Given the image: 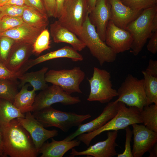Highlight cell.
I'll use <instances>...</instances> for the list:
<instances>
[{
  "label": "cell",
  "mask_w": 157,
  "mask_h": 157,
  "mask_svg": "<svg viewBox=\"0 0 157 157\" xmlns=\"http://www.w3.org/2000/svg\"><path fill=\"white\" fill-rule=\"evenodd\" d=\"M2 130L4 157H36L38 155L30 134L16 118Z\"/></svg>",
  "instance_id": "obj_1"
},
{
  "label": "cell",
  "mask_w": 157,
  "mask_h": 157,
  "mask_svg": "<svg viewBox=\"0 0 157 157\" xmlns=\"http://www.w3.org/2000/svg\"><path fill=\"white\" fill-rule=\"evenodd\" d=\"M140 111L135 107H127L123 103L118 102V111L113 118L98 129L80 135L77 139L88 147L95 137L104 132L125 129L133 124L142 123Z\"/></svg>",
  "instance_id": "obj_2"
},
{
  "label": "cell",
  "mask_w": 157,
  "mask_h": 157,
  "mask_svg": "<svg viewBox=\"0 0 157 157\" xmlns=\"http://www.w3.org/2000/svg\"><path fill=\"white\" fill-rule=\"evenodd\" d=\"M33 112L34 117L44 127H55L65 133L73 127H78L91 117L89 114L79 115L62 111L51 106Z\"/></svg>",
  "instance_id": "obj_3"
},
{
  "label": "cell",
  "mask_w": 157,
  "mask_h": 157,
  "mask_svg": "<svg viewBox=\"0 0 157 157\" xmlns=\"http://www.w3.org/2000/svg\"><path fill=\"white\" fill-rule=\"evenodd\" d=\"M87 47L92 55L98 60L100 65L105 63H112L116 58L117 54L103 41L90 22L88 15L78 37Z\"/></svg>",
  "instance_id": "obj_4"
},
{
  "label": "cell",
  "mask_w": 157,
  "mask_h": 157,
  "mask_svg": "<svg viewBox=\"0 0 157 157\" xmlns=\"http://www.w3.org/2000/svg\"><path fill=\"white\" fill-rule=\"evenodd\" d=\"M157 13V5L142 10L135 20L126 26L125 30L132 35L133 40L131 49L135 56L141 51L147 39L152 33L151 23Z\"/></svg>",
  "instance_id": "obj_5"
},
{
  "label": "cell",
  "mask_w": 157,
  "mask_h": 157,
  "mask_svg": "<svg viewBox=\"0 0 157 157\" xmlns=\"http://www.w3.org/2000/svg\"><path fill=\"white\" fill-rule=\"evenodd\" d=\"M88 12V0H66L58 21L78 37Z\"/></svg>",
  "instance_id": "obj_6"
},
{
  "label": "cell",
  "mask_w": 157,
  "mask_h": 157,
  "mask_svg": "<svg viewBox=\"0 0 157 157\" xmlns=\"http://www.w3.org/2000/svg\"><path fill=\"white\" fill-rule=\"evenodd\" d=\"M88 80L90 88L88 101L108 103L117 96V90L112 87L110 73L106 70L94 67L92 76Z\"/></svg>",
  "instance_id": "obj_7"
},
{
  "label": "cell",
  "mask_w": 157,
  "mask_h": 157,
  "mask_svg": "<svg viewBox=\"0 0 157 157\" xmlns=\"http://www.w3.org/2000/svg\"><path fill=\"white\" fill-rule=\"evenodd\" d=\"M117 102L129 107H135L140 110L147 104L143 79H139L129 74L117 90Z\"/></svg>",
  "instance_id": "obj_8"
},
{
  "label": "cell",
  "mask_w": 157,
  "mask_h": 157,
  "mask_svg": "<svg viewBox=\"0 0 157 157\" xmlns=\"http://www.w3.org/2000/svg\"><path fill=\"white\" fill-rule=\"evenodd\" d=\"M85 74L81 68L75 67L71 69L50 70L45 75L47 82L59 86L63 91L71 94L82 93L79 86Z\"/></svg>",
  "instance_id": "obj_9"
},
{
  "label": "cell",
  "mask_w": 157,
  "mask_h": 157,
  "mask_svg": "<svg viewBox=\"0 0 157 157\" xmlns=\"http://www.w3.org/2000/svg\"><path fill=\"white\" fill-rule=\"evenodd\" d=\"M79 97H74L63 91L59 86L52 84L48 86L36 95L30 112L38 111L53 104L60 103L64 105H70L80 102Z\"/></svg>",
  "instance_id": "obj_10"
},
{
  "label": "cell",
  "mask_w": 157,
  "mask_h": 157,
  "mask_svg": "<svg viewBox=\"0 0 157 157\" xmlns=\"http://www.w3.org/2000/svg\"><path fill=\"white\" fill-rule=\"evenodd\" d=\"M31 112L26 113L24 117L16 119L30 134L38 152L47 140L58 135V131L56 129L48 130L45 129Z\"/></svg>",
  "instance_id": "obj_11"
},
{
  "label": "cell",
  "mask_w": 157,
  "mask_h": 157,
  "mask_svg": "<svg viewBox=\"0 0 157 157\" xmlns=\"http://www.w3.org/2000/svg\"><path fill=\"white\" fill-rule=\"evenodd\" d=\"M118 131H109L107 138L105 140L99 142L90 146L86 150L78 151L74 148L71 149L70 157L86 155L94 157H113L117 154L115 147L118 145L116 142Z\"/></svg>",
  "instance_id": "obj_12"
},
{
  "label": "cell",
  "mask_w": 157,
  "mask_h": 157,
  "mask_svg": "<svg viewBox=\"0 0 157 157\" xmlns=\"http://www.w3.org/2000/svg\"><path fill=\"white\" fill-rule=\"evenodd\" d=\"M133 38L128 31L116 26L110 20L107 26L105 42L116 54L131 49Z\"/></svg>",
  "instance_id": "obj_13"
},
{
  "label": "cell",
  "mask_w": 157,
  "mask_h": 157,
  "mask_svg": "<svg viewBox=\"0 0 157 157\" xmlns=\"http://www.w3.org/2000/svg\"><path fill=\"white\" fill-rule=\"evenodd\" d=\"M131 125L133 135V157H142L157 143V133L144 125L134 124Z\"/></svg>",
  "instance_id": "obj_14"
},
{
  "label": "cell",
  "mask_w": 157,
  "mask_h": 157,
  "mask_svg": "<svg viewBox=\"0 0 157 157\" xmlns=\"http://www.w3.org/2000/svg\"><path fill=\"white\" fill-rule=\"evenodd\" d=\"M118 102L115 100L108 102L98 116L88 122L82 124L78 127V129L75 132L63 140L65 141L71 140L82 133H90L98 129L116 115L118 111Z\"/></svg>",
  "instance_id": "obj_15"
},
{
  "label": "cell",
  "mask_w": 157,
  "mask_h": 157,
  "mask_svg": "<svg viewBox=\"0 0 157 157\" xmlns=\"http://www.w3.org/2000/svg\"><path fill=\"white\" fill-rule=\"evenodd\" d=\"M88 17L101 39L105 42L107 26L111 18V6L108 0H97Z\"/></svg>",
  "instance_id": "obj_16"
},
{
  "label": "cell",
  "mask_w": 157,
  "mask_h": 157,
  "mask_svg": "<svg viewBox=\"0 0 157 157\" xmlns=\"http://www.w3.org/2000/svg\"><path fill=\"white\" fill-rule=\"evenodd\" d=\"M59 58H67L73 61H81L83 58L77 51L72 47L65 46L57 50L51 51L33 59L28 60L19 70L22 74L33 66L40 63Z\"/></svg>",
  "instance_id": "obj_17"
},
{
  "label": "cell",
  "mask_w": 157,
  "mask_h": 157,
  "mask_svg": "<svg viewBox=\"0 0 157 157\" xmlns=\"http://www.w3.org/2000/svg\"><path fill=\"white\" fill-rule=\"evenodd\" d=\"M111 6V20L118 27L125 29L136 18L142 10H133L125 5L121 0H108Z\"/></svg>",
  "instance_id": "obj_18"
},
{
  "label": "cell",
  "mask_w": 157,
  "mask_h": 157,
  "mask_svg": "<svg viewBox=\"0 0 157 157\" xmlns=\"http://www.w3.org/2000/svg\"><path fill=\"white\" fill-rule=\"evenodd\" d=\"M42 31L24 22L14 28L0 33V37H9L13 39L15 43L33 45Z\"/></svg>",
  "instance_id": "obj_19"
},
{
  "label": "cell",
  "mask_w": 157,
  "mask_h": 157,
  "mask_svg": "<svg viewBox=\"0 0 157 157\" xmlns=\"http://www.w3.org/2000/svg\"><path fill=\"white\" fill-rule=\"evenodd\" d=\"M50 33L56 43L68 44L77 51H82L86 47L83 42L76 34L61 25L58 20L50 25Z\"/></svg>",
  "instance_id": "obj_20"
},
{
  "label": "cell",
  "mask_w": 157,
  "mask_h": 157,
  "mask_svg": "<svg viewBox=\"0 0 157 157\" xmlns=\"http://www.w3.org/2000/svg\"><path fill=\"white\" fill-rule=\"evenodd\" d=\"M32 52V45L15 43L5 65L11 71L17 72L28 60Z\"/></svg>",
  "instance_id": "obj_21"
},
{
  "label": "cell",
  "mask_w": 157,
  "mask_h": 157,
  "mask_svg": "<svg viewBox=\"0 0 157 157\" xmlns=\"http://www.w3.org/2000/svg\"><path fill=\"white\" fill-rule=\"evenodd\" d=\"M50 142H44L38 151L40 157H62L69 150L79 146L81 142L78 140L56 141L51 138Z\"/></svg>",
  "instance_id": "obj_22"
},
{
  "label": "cell",
  "mask_w": 157,
  "mask_h": 157,
  "mask_svg": "<svg viewBox=\"0 0 157 157\" xmlns=\"http://www.w3.org/2000/svg\"><path fill=\"white\" fill-rule=\"evenodd\" d=\"M48 69V67H45L36 71L24 73L18 78L20 81L19 87L21 88L26 83H29L35 91L45 89L48 86L45 78Z\"/></svg>",
  "instance_id": "obj_23"
},
{
  "label": "cell",
  "mask_w": 157,
  "mask_h": 157,
  "mask_svg": "<svg viewBox=\"0 0 157 157\" xmlns=\"http://www.w3.org/2000/svg\"><path fill=\"white\" fill-rule=\"evenodd\" d=\"M22 17L24 22L29 26L43 31L49 23L48 17L30 6L24 5Z\"/></svg>",
  "instance_id": "obj_24"
},
{
  "label": "cell",
  "mask_w": 157,
  "mask_h": 157,
  "mask_svg": "<svg viewBox=\"0 0 157 157\" xmlns=\"http://www.w3.org/2000/svg\"><path fill=\"white\" fill-rule=\"evenodd\" d=\"M28 84H25L21 88L15 96L13 103L14 106L24 114L30 112L35 101V91L33 89L28 90Z\"/></svg>",
  "instance_id": "obj_25"
},
{
  "label": "cell",
  "mask_w": 157,
  "mask_h": 157,
  "mask_svg": "<svg viewBox=\"0 0 157 157\" xmlns=\"http://www.w3.org/2000/svg\"><path fill=\"white\" fill-rule=\"evenodd\" d=\"M25 117L24 114L22 113L13 103L0 99V125L2 129L7 126L13 119Z\"/></svg>",
  "instance_id": "obj_26"
},
{
  "label": "cell",
  "mask_w": 157,
  "mask_h": 157,
  "mask_svg": "<svg viewBox=\"0 0 157 157\" xmlns=\"http://www.w3.org/2000/svg\"><path fill=\"white\" fill-rule=\"evenodd\" d=\"M143 85L147 98V105H157V77L150 75L142 71Z\"/></svg>",
  "instance_id": "obj_27"
},
{
  "label": "cell",
  "mask_w": 157,
  "mask_h": 157,
  "mask_svg": "<svg viewBox=\"0 0 157 157\" xmlns=\"http://www.w3.org/2000/svg\"><path fill=\"white\" fill-rule=\"evenodd\" d=\"M140 114L143 125L157 133V105L152 104L144 106Z\"/></svg>",
  "instance_id": "obj_28"
},
{
  "label": "cell",
  "mask_w": 157,
  "mask_h": 157,
  "mask_svg": "<svg viewBox=\"0 0 157 157\" xmlns=\"http://www.w3.org/2000/svg\"><path fill=\"white\" fill-rule=\"evenodd\" d=\"M19 84L17 80L0 79V99L13 103L15 96L18 92Z\"/></svg>",
  "instance_id": "obj_29"
},
{
  "label": "cell",
  "mask_w": 157,
  "mask_h": 157,
  "mask_svg": "<svg viewBox=\"0 0 157 157\" xmlns=\"http://www.w3.org/2000/svg\"><path fill=\"white\" fill-rule=\"evenodd\" d=\"M50 33L47 29L44 30L38 36L32 45V53L37 55L50 48Z\"/></svg>",
  "instance_id": "obj_30"
},
{
  "label": "cell",
  "mask_w": 157,
  "mask_h": 157,
  "mask_svg": "<svg viewBox=\"0 0 157 157\" xmlns=\"http://www.w3.org/2000/svg\"><path fill=\"white\" fill-rule=\"evenodd\" d=\"M15 43L12 39L6 36L0 37V63L5 65L10 50Z\"/></svg>",
  "instance_id": "obj_31"
},
{
  "label": "cell",
  "mask_w": 157,
  "mask_h": 157,
  "mask_svg": "<svg viewBox=\"0 0 157 157\" xmlns=\"http://www.w3.org/2000/svg\"><path fill=\"white\" fill-rule=\"evenodd\" d=\"M125 5L136 10H141L157 5V0H121Z\"/></svg>",
  "instance_id": "obj_32"
},
{
  "label": "cell",
  "mask_w": 157,
  "mask_h": 157,
  "mask_svg": "<svg viewBox=\"0 0 157 157\" xmlns=\"http://www.w3.org/2000/svg\"><path fill=\"white\" fill-rule=\"evenodd\" d=\"M24 22L22 17L2 16L0 19V33L14 28Z\"/></svg>",
  "instance_id": "obj_33"
},
{
  "label": "cell",
  "mask_w": 157,
  "mask_h": 157,
  "mask_svg": "<svg viewBox=\"0 0 157 157\" xmlns=\"http://www.w3.org/2000/svg\"><path fill=\"white\" fill-rule=\"evenodd\" d=\"M2 16L22 17L24 7L15 5H5L0 7Z\"/></svg>",
  "instance_id": "obj_34"
},
{
  "label": "cell",
  "mask_w": 157,
  "mask_h": 157,
  "mask_svg": "<svg viewBox=\"0 0 157 157\" xmlns=\"http://www.w3.org/2000/svg\"><path fill=\"white\" fill-rule=\"evenodd\" d=\"M125 130L126 132L125 149L122 153L118 154L117 157H133L131 149V142L133 135L132 131L129 126L126 127Z\"/></svg>",
  "instance_id": "obj_35"
},
{
  "label": "cell",
  "mask_w": 157,
  "mask_h": 157,
  "mask_svg": "<svg viewBox=\"0 0 157 157\" xmlns=\"http://www.w3.org/2000/svg\"><path fill=\"white\" fill-rule=\"evenodd\" d=\"M20 75L18 72H14L11 71L0 63V79L17 80Z\"/></svg>",
  "instance_id": "obj_36"
},
{
  "label": "cell",
  "mask_w": 157,
  "mask_h": 157,
  "mask_svg": "<svg viewBox=\"0 0 157 157\" xmlns=\"http://www.w3.org/2000/svg\"><path fill=\"white\" fill-rule=\"evenodd\" d=\"M24 2L25 5L31 7L41 13L47 15L42 0H24Z\"/></svg>",
  "instance_id": "obj_37"
},
{
  "label": "cell",
  "mask_w": 157,
  "mask_h": 157,
  "mask_svg": "<svg viewBox=\"0 0 157 157\" xmlns=\"http://www.w3.org/2000/svg\"><path fill=\"white\" fill-rule=\"evenodd\" d=\"M147 46L148 50L155 54L157 52V31L152 33Z\"/></svg>",
  "instance_id": "obj_38"
},
{
  "label": "cell",
  "mask_w": 157,
  "mask_h": 157,
  "mask_svg": "<svg viewBox=\"0 0 157 157\" xmlns=\"http://www.w3.org/2000/svg\"><path fill=\"white\" fill-rule=\"evenodd\" d=\"M48 17H54L56 11L55 0H42Z\"/></svg>",
  "instance_id": "obj_39"
},
{
  "label": "cell",
  "mask_w": 157,
  "mask_h": 157,
  "mask_svg": "<svg viewBox=\"0 0 157 157\" xmlns=\"http://www.w3.org/2000/svg\"><path fill=\"white\" fill-rule=\"evenodd\" d=\"M144 71L148 74L157 77V61L150 59L148 65Z\"/></svg>",
  "instance_id": "obj_40"
},
{
  "label": "cell",
  "mask_w": 157,
  "mask_h": 157,
  "mask_svg": "<svg viewBox=\"0 0 157 157\" xmlns=\"http://www.w3.org/2000/svg\"><path fill=\"white\" fill-rule=\"evenodd\" d=\"M56 11L54 17L58 18L59 17L66 0H55Z\"/></svg>",
  "instance_id": "obj_41"
},
{
  "label": "cell",
  "mask_w": 157,
  "mask_h": 157,
  "mask_svg": "<svg viewBox=\"0 0 157 157\" xmlns=\"http://www.w3.org/2000/svg\"><path fill=\"white\" fill-rule=\"evenodd\" d=\"M5 5H13L23 6L25 4L24 0H9Z\"/></svg>",
  "instance_id": "obj_42"
},
{
  "label": "cell",
  "mask_w": 157,
  "mask_h": 157,
  "mask_svg": "<svg viewBox=\"0 0 157 157\" xmlns=\"http://www.w3.org/2000/svg\"><path fill=\"white\" fill-rule=\"evenodd\" d=\"M149 153V157H157V144L155 143L148 151Z\"/></svg>",
  "instance_id": "obj_43"
},
{
  "label": "cell",
  "mask_w": 157,
  "mask_h": 157,
  "mask_svg": "<svg viewBox=\"0 0 157 157\" xmlns=\"http://www.w3.org/2000/svg\"><path fill=\"white\" fill-rule=\"evenodd\" d=\"M97 0H88V12L89 14L94 8Z\"/></svg>",
  "instance_id": "obj_44"
},
{
  "label": "cell",
  "mask_w": 157,
  "mask_h": 157,
  "mask_svg": "<svg viewBox=\"0 0 157 157\" xmlns=\"http://www.w3.org/2000/svg\"><path fill=\"white\" fill-rule=\"evenodd\" d=\"M151 27L152 33L157 31V13L155 14L152 19Z\"/></svg>",
  "instance_id": "obj_45"
},
{
  "label": "cell",
  "mask_w": 157,
  "mask_h": 157,
  "mask_svg": "<svg viewBox=\"0 0 157 157\" xmlns=\"http://www.w3.org/2000/svg\"><path fill=\"white\" fill-rule=\"evenodd\" d=\"M0 150L2 151L3 153V135L2 129L0 125Z\"/></svg>",
  "instance_id": "obj_46"
},
{
  "label": "cell",
  "mask_w": 157,
  "mask_h": 157,
  "mask_svg": "<svg viewBox=\"0 0 157 157\" xmlns=\"http://www.w3.org/2000/svg\"><path fill=\"white\" fill-rule=\"evenodd\" d=\"M9 0H0V7L4 5Z\"/></svg>",
  "instance_id": "obj_47"
},
{
  "label": "cell",
  "mask_w": 157,
  "mask_h": 157,
  "mask_svg": "<svg viewBox=\"0 0 157 157\" xmlns=\"http://www.w3.org/2000/svg\"><path fill=\"white\" fill-rule=\"evenodd\" d=\"M0 157H4L3 152L0 150Z\"/></svg>",
  "instance_id": "obj_48"
},
{
  "label": "cell",
  "mask_w": 157,
  "mask_h": 157,
  "mask_svg": "<svg viewBox=\"0 0 157 157\" xmlns=\"http://www.w3.org/2000/svg\"><path fill=\"white\" fill-rule=\"evenodd\" d=\"M2 16L1 12V11H0V19H1V18Z\"/></svg>",
  "instance_id": "obj_49"
}]
</instances>
